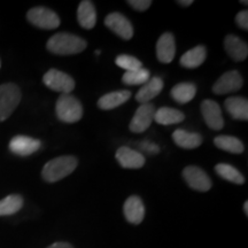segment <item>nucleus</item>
I'll use <instances>...</instances> for the list:
<instances>
[{"label":"nucleus","instance_id":"72a5a7b5","mask_svg":"<svg viewBox=\"0 0 248 248\" xmlns=\"http://www.w3.org/2000/svg\"><path fill=\"white\" fill-rule=\"evenodd\" d=\"M177 2L181 6H184V7H187V6H191L192 4H193V1H192V0H179V1H177Z\"/></svg>","mask_w":248,"mask_h":248},{"label":"nucleus","instance_id":"9b49d317","mask_svg":"<svg viewBox=\"0 0 248 248\" xmlns=\"http://www.w3.org/2000/svg\"><path fill=\"white\" fill-rule=\"evenodd\" d=\"M201 113H202L204 122L210 129L219 130L223 129L224 126V120H223L222 109L218 106V104L213 100H204L201 104Z\"/></svg>","mask_w":248,"mask_h":248},{"label":"nucleus","instance_id":"c85d7f7f","mask_svg":"<svg viewBox=\"0 0 248 248\" xmlns=\"http://www.w3.org/2000/svg\"><path fill=\"white\" fill-rule=\"evenodd\" d=\"M115 63L125 71H133L142 68L141 62L139 61L137 58L128 54L119 55V57L115 59Z\"/></svg>","mask_w":248,"mask_h":248},{"label":"nucleus","instance_id":"ddd939ff","mask_svg":"<svg viewBox=\"0 0 248 248\" xmlns=\"http://www.w3.org/2000/svg\"><path fill=\"white\" fill-rule=\"evenodd\" d=\"M115 156L121 167L125 169H139L145 164L144 155L126 146L120 147Z\"/></svg>","mask_w":248,"mask_h":248},{"label":"nucleus","instance_id":"473e14b6","mask_svg":"<svg viewBox=\"0 0 248 248\" xmlns=\"http://www.w3.org/2000/svg\"><path fill=\"white\" fill-rule=\"evenodd\" d=\"M47 248H74V247L68 243H54L52 244L51 246H48Z\"/></svg>","mask_w":248,"mask_h":248},{"label":"nucleus","instance_id":"c756f323","mask_svg":"<svg viewBox=\"0 0 248 248\" xmlns=\"http://www.w3.org/2000/svg\"><path fill=\"white\" fill-rule=\"evenodd\" d=\"M128 4L131 6L133 9H136V11L144 12L150 8L152 1L151 0H129Z\"/></svg>","mask_w":248,"mask_h":248},{"label":"nucleus","instance_id":"2eb2a0df","mask_svg":"<svg viewBox=\"0 0 248 248\" xmlns=\"http://www.w3.org/2000/svg\"><path fill=\"white\" fill-rule=\"evenodd\" d=\"M176 54V43L172 33L164 32L156 43V55L160 62L170 63Z\"/></svg>","mask_w":248,"mask_h":248},{"label":"nucleus","instance_id":"393cba45","mask_svg":"<svg viewBox=\"0 0 248 248\" xmlns=\"http://www.w3.org/2000/svg\"><path fill=\"white\" fill-rule=\"evenodd\" d=\"M214 144L219 150L233 154H240L245 150L243 141L232 136H218L214 139Z\"/></svg>","mask_w":248,"mask_h":248},{"label":"nucleus","instance_id":"aec40b11","mask_svg":"<svg viewBox=\"0 0 248 248\" xmlns=\"http://www.w3.org/2000/svg\"><path fill=\"white\" fill-rule=\"evenodd\" d=\"M225 109L234 120H248V101L243 97H230L224 101Z\"/></svg>","mask_w":248,"mask_h":248},{"label":"nucleus","instance_id":"f3484780","mask_svg":"<svg viewBox=\"0 0 248 248\" xmlns=\"http://www.w3.org/2000/svg\"><path fill=\"white\" fill-rule=\"evenodd\" d=\"M162 89L163 80L160 77H152L145 84L141 85L140 90L136 94V99L140 104H148L152 99H154L160 94Z\"/></svg>","mask_w":248,"mask_h":248},{"label":"nucleus","instance_id":"7c9ffc66","mask_svg":"<svg viewBox=\"0 0 248 248\" xmlns=\"http://www.w3.org/2000/svg\"><path fill=\"white\" fill-rule=\"evenodd\" d=\"M235 23L244 30H248V11H241L235 16Z\"/></svg>","mask_w":248,"mask_h":248},{"label":"nucleus","instance_id":"0eeeda50","mask_svg":"<svg viewBox=\"0 0 248 248\" xmlns=\"http://www.w3.org/2000/svg\"><path fill=\"white\" fill-rule=\"evenodd\" d=\"M183 177H184L185 182L187 183V185L194 191L207 192L212 188L213 184L209 176L202 169L198 168V167H186L184 171H183Z\"/></svg>","mask_w":248,"mask_h":248},{"label":"nucleus","instance_id":"1a4fd4ad","mask_svg":"<svg viewBox=\"0 0 248 248\" xmlns=\"http://www.w3.org/2000/svg\"><path fill=\"white\" fill-rule=\"evenodd\" d=\"M244 84L243 77L237 70H231L217 79V82L213 86V92L215 94H228L235 91H239Z\"/></svg>","mask_w":248,"mask_h":248},{"label":"nucleus","instance_id":"f257e3e1","mask_svg":"<svg viewBox=\"0 0 248 248\" xmlns=\"http://www.w3.org/2000/svg\"><path fill=\"white\" fill-rule=\"evenodd\" d=\"M47 49L58 55L78 54L86 48V42L80 37L69 32H59L52 36L47 42Z\"/></svg>","mask_w":248,"mask_h":248},{"label":"nucleus","instance_id":"cd10ccee","mask_svg":"<svg viewBox=\"0 0 248 248\" xmlns=\"http://www.w3.org/2000/svg\"><path fill=\"white\" fill-rule=\"evenodd\" d=\"M150 78V71L145 68H140L133 71H125L122 77V82L126 85H142Z\"/></svg>","mask_w":248,"mask_h":248},{"label":"nucleus","instance_id":"7ed1b4c3","mask_svg":"<svg viewBox=\"0 0 248 248\" xmlns=\"http://www.w3.org/2000/svg\"><path fill=\"white\" fill-rule=\"evenodd\" d=\"M58 119L63 123H76L82 119L83 107L80 101L71 94H61L55 106Z\"/></svg>","mask_w":248,"mask_h":248},{"label":"nucleus","instance_id":"4468645a","mask_svg":"<svg viewBox=\"0 0 248 248\" xmlns=\"http://www.w3.org/2000/svg\"><path fill=\"white\" fill-rule=\"evenodd\" d=\"M42 146V142L38 139H33L27 136H16L9 142V150L12 153L27 156L33 154Z\"/></svg>","mask_w":248,"mask_h":248},{"label":"nucleus","instance_id":"b1692460","mask_svg":"<svg viewBox=\"0 0 248 248\" xmlns=\"http://www.w3.org/2000/svg\"><path fill=\"white\" fill-rule=\"evenodd\" d=\"M197 94V86L193 83L185 82V83H179V84L175 85L171 89L170 95L175 101H177L178 104H187Z\"/></svg>","mask_w":248,"mask_h":248},{"label":"nucleus","instance_id":"a211bd4d","mask_svg":"<svg viewBox=\"0 0 248 248\" xmlns=\"http://www.w3.org/2000/svg\"><path fill=\"white\" fill-rule=\"evenodd\" d=\"M77 21L84 29H92L97 23V12L92 1L83 0L77 9Z\"/></svg>","mask_w":248,"mask_h":248},{"label":"nucleus","instance_id":"423d86ee","mask_svg":"<svg viewBox=\"0 0 248 248\" xmlns=\"http://www.w3.org/2000/svg\"><path fill=\"white\" fill-rule=\"evenodd\" d=\"M43 82L48 89L60 92L61 94H70L75 89V80L73 77L58 69H49L43 77Z\"/></svg>","mask_w":248,"mask_h":248},{"label":"nucleus","instance_id":"f03ea898","mask_svg":"<svg viewBox=\"0 0 248 248\" xmlns=\"http://www.w3.org/2000/svg\"><path fill=\"white\" fill-rule=\"evenodd\" d=\"M78 160L75 156L66 155L48 161L42 170V176L46 182L55 183L69 176L77 168Z\"/></svg>","mask_w":248,"mask_h":248},{"label":"nucleus","instance_id":"4be33fe9","mask_svg":"<svg viewBox=\"0 0 248 248\" xmlns=\"http://www.w3.org/2000/svg\"><path fill=\"white\" fill-rule=\"evenodd\" d=\"M131 97V92L128 90H122V91H116V92H110L107 94L102 95L99 99L98 106L104 110H109L114 109V108L121 106L124 102H126Z\"/></svg>","mask_w":248,"mask_h":248},{"label":"nucleus","instance_id":"dca6fc26","mask_svg":"<svg viewBox=\"0 0 248 248\" xmlns=\"http://www.w3.org/2000/svg\"><path fill=\"white\" fill-rule=\"evenodd\" d=\"M224 48L232 60L244 61L248 55L247 43L234 35H228L224 39Z\"/></svg>","mask_w":248,"mask_h":248},{"label":"nucleus","instance_id":"a878e982","mask_svg":"<svg viewBox=\"0 0 248 248\" xmlns=\"http://www.w3.org/2000/svg\"><path fill=\"white\" fill-rule=\"evenodd\" d=\"M23 207V198L18 194H12L0 200V216H11L16 214Z\"/></svg>","mask_w":248,"mask_h":248},{"label":"nucleus","instance_id":"5701e85b","mask_svg":"<svg viewBox=\"0 0 248 248\" xmlns=\"http://www.w3.org/2000/svg\"><path fill=\"white\" fill-rule=\"evenodd\" d=\"M184 113L175 108L161 107L155 110L154 121L161 125H171V124H177L184 121Z\"/></svg>","mask_w":248,"mask_h":248},{"label":"nucleus","instance_id":"f704fd0d","mask_svg":"<svg viewBox=\"0 0 248 248\" xmlns=\"http://www.w3.org/2000/svg\"><path fill=\"white\" fill-rule=\"evenodd\" d=\"M244 210H245V214H246V215H248V201H245Z\"/></svg>","mask_w":248,"mask_h":248},{"label":"nucleus","instance_id":"6e6552de","mask_svg":"<svg viewBox=\"0 0 248 248\" xmlns=\"http://www.w3.org/2000/svg\"><path fill=\"white\" fill-rule=\"evenodd\" d=\"M154 105L141 104V106L136 110L135 115H133L131 122H130V130L135 133H142L150 128L152 122L154 121L155 114Z\"/></svg>","mask_w":248,"mask_h":248},{"label":"nucleus","instance_id":"f8f14e48","mask_svg":"<svg viewBox=\"0 0 248 248\" xmlns=\"http://www.w3.org/2000/svg\"><path fill=\"white\" fill-rule=\"evenodd\" d=\"M123 213L126 221L133 225L140 224L145 217V206L137 195H131L126 199L123 206Z\"/></svg>","mask_w":248,"mask_h":248},{"label":"nucleus","instance_id":"20e7f679","mask_svg":"<svg viewBox=\"0 0 248 248\" xmlns=\"http://www.w3.org/2000/svg\"><path fill=\"white\" fill-rule=\"evenodd\" d=\"M21 101V90L13 83L0 85V122L7 120Z\"/></svg>","mask_w":248,"mask_h":248},{"label":"nucleus","instance_id":"bb28decb","mask_svg":"<svg viewBox=\"0 0 248 248\" xmlns=\"http://www.w3.org/2000/svg\"><path fill=\"white\" fill-rule=\"evenodd\" d=\"M216 172L218 173L219 177H222L225 181L234 183V184H244L245 177L241 175L240 171L238 169H235L233 166L228 163H218L215 167Z\"/></svg>","mask_w":248,"mask_h":248},{"label":"nucleus","instance_id":"c9c22d12","mask_svg":"<svg viewBox=\"0 0 248 248\" xmlns=\"http://www.w3.org/2000/svg\"><path fill=\"white\" fill-rule=\"evenodd\" d=\"M0 67H1V62H0Z\"/></svg>","mask_w":248,"mask_h":248},{"label":"nucleus","instance_id":"412c9836","mask_svg":"<svg viewBox=\"0 0 248 248\" xmlns=\"http://www.w3.org/2000/svg\"><path fill=\"white\" fill-rule=\"evenodd\" d=\"M172 139L177 146L185 148V150H193L202 144V137L199 133L186 131L183 129L176 130L172 133Z\"/></svg>","mask_w":248,"mask_h":248},{"label":"nucleus","instance_id":"2f4dec72","mask_svg":"<svg viewBox=\"0 0 248 248\" xmlns=\"http://www.w3.org/2000/svg\"><path fill=\"white\" fill-rule=\"evenodd\" d=\"M139 147L148 154H157L160 152V147L157 146L156 144H154V142H151V141H142L141 144L139 145Z\"/></svg>","mask_w":248,"mask_h":248},{"label":"nucleus","instance_id":"9d476101","mask_svg":"<svg viewBox=\"0 0 248 248\" xmlns=\"http://www.w3.org/2000/svg\"><path fill=\"white\" fill-rule=\"evenodd\" d=\"M105 26L124 40H129L133 36V27L130 21L121 13H110L105 18Z\"/></svg>","mask_w":248,"mask_h":248},{"label":"nucleus","instance_id":"6ab92c4d","mask_svg":"<svg viewBox=\"0 0 248 248\" xmlns=\"http://www.w3.org/2000/svg\"><path fill=\"white\" fill-rule=\"evenodd\" d=\"M207 57V49L204 46L199 45L195 47L188 49L186 53L182 55L181 63L182 67L186 68V69H195V68L200 67L206 60Z\"/></svg>","mask_w":248,"mask_h":248},{"label":"nucleus","instance_id":"39448f33","mask_svg":"<svg viewBox=\"0 0 248 248\" xmlns=\"http://www.w3.org/2000/svg\"><path fill=\"white\" fill-rule=\"evenodd\" d=\"M28 21L37 28L45 30H53L60 26V17L57 13L46 7L31 8L27 14Z\"/></svg>","mask_w":248,"mask_h":248}]
</instances>
